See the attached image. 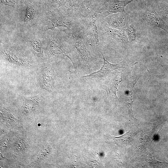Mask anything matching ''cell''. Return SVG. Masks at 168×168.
I'll return each mask as SVG.
<instances>
[{
  "label": "cell",
  "mask_w": 168,
  "mask_h": 168,
  "mask_svg": "<svg viewBox=\"0 0 168 168\" xmlns=\"http://www.w3.org/2000/svg\"><path fill=\"white\" fill-rule=\"evenodd\" d=\"M128 132L123 135L119 137H116L107 134L106 137L108 141V143H113L116 144L119 147L123 148L127 146L132 141V136L130 132Z\"/></svg>",
  "instance_id": "obj_8"
},
{
  "label": "cell",
  "mask_w": 168,
  "mask_h": 168,
  "mask_svg": "<svg viewBox=\"0 0 168 168\" xmlns=\"http://www.w3.org/2000/svg\"><path fill=\"white\" fill-rule=\"evenodd\" d=\"M103 59V63L101 68L98 71L93 72L89 75L80 77L86 79L100 78L106 77L110 74L111 72L119 68H124L123 67V61L117 64H113L107 61L101 52Z\"/></svg>",
  "instance_id": "obj_5"
},
{
  "label": "cell",
  "mask_w": 168,
  "mask_h": 168,
  "mask_svg": "<svg viewBox=\"0 0 168 168\" xmlns=\"http://www.w3.org/2000/svg\"><path fill=\"white\" fill-rule=\"evenodd\" d=\"M96 22V16L94 14L82 19L78 23L83 42L94 48L100 45Z\"/></svg>",
  "instance_id": "obj_1"
},
{
  "label": "cell",
  "mask_w": 168,
  "mask_h": 168,
  "mask_svg": "<svg viewBox=\"0 0 168 168\" xmlns=\"http://www.w3.org/2000/svg\"><path fill=\"white\" fill-rule=\"evenodd\" d=\"M122 80L121 72L117 71L111 72L102 83L101 87L106 91L108 96L114 97L116 100H118L116 92L118 90L119 85Z\"/></svg>",
  "instance_id": "obj_3"
},
{
  "label": "cell",
  "mask_w": 168,
  "mask_h": 168,
  "mask_svg": "<svg viewBox=\"0 0 168 168\" xmlns=\"http://www.w3.org/2000/svg\"><path fill=\"white\" fill-rule=\"evenodd\" d=\"M128 40L131 41H136L137 39L138 35L136 29L134 26L132 25H129L124 30Z\"/></svg>",
  "instance_id": "obj_12"
},
{
  "label": "cell",
  "mask_w": 168,
  "mask_h": 168,
  "mask_svg": "<svg viewBox=\"0 0 168 168\" xmlns=\"http://www.w3.org/2000/svg\"><path fill=\"white\" fill-rule=\"evenodd\" d=\"M5 54L8 60L12 63H17L22 65L26 63L25 61L21 58H17L16 56L12 53L5 51Z\"/></svg>",
  "instance_id": "obj_14"
},
{
  "label": "cell",
  "mask_w": 168,
  "mask_h": 168,
  "mask_svg": "<svg viewBox=\"0 0 168 168\" xmlns=\"http://www.w3.org/2000/svg\"><path fill=\"white\" fill-rule=\"evenodd\" d=\"M162 17L165 22L168 26V10L167 9H163L162 11Z\"/></svg>",
  "instance_id": "obj_18"
},
{
  "label": "cell",
  "mask_w": 168,
  "mask_h": 168,
  "mask_svg": "<svg viewBox=\"0 0 168 168\" xmlns=\"http://www.w3.org/2000/svg\"><path fill=\"white\" fill-rule=\"evenodd\" d=\"M146 18L150 25L161 29L168 34V26L155 12H147L146 14Z\"/></svg>",
  "instance_id": "obj_7"
},
{
  "label": "cell",
  "mask_w": 168,
  "mask_h": 168,
  "mask_svg": "<svg viewBox=\"0 0 168 168\" xmlns=\"http://www.w3.org/2000/svg\"><path fill=\"white\" fill-rule=\"evenodd\" d=\"M139 77V75L137 74L133 70L131 72L128 78V86L129 91H133V88Z\"/></svg>",
  "instance_id": "obj_13"
},
{
  "label": "cell",
  "mask_w": 168,
  "mask_h": 168,
  "mask_svg": "<svg viewBox=\"0 0 168 168\" xmlns=\"http://www.w3.org/2000/svg\"><path fill=\"white\" fill-rule=\"evenodd\" d=\"M100 20L109 26L120 30H124L129 25L126 13L124 12L110 14Z\"/></svg>",
  "instance_id": "obj_4"
},
{
  "label": "cell",
  "mask_w": 168,
  "mask_h": 168,
  "mask_svg": "<svg viewBox=\"0 0 168 168\" xmlns=\"http://www.w3.org/2000/svg\"><path fill=\"white\" fill-rule=\"evenodd\" d=\"M49 154V147L44 148L43 150L41 151L39 155H38L35 160L33 161L32 163V164H35L37 162L41 160V159H43L44 157L46 156Z\"/></svg>",
  "instance_id": "obj_16"
},
{
  "label": "cell",
  "mask_w": 168,
  "mask_h": 168,
  "mask_svg": "<svg viewBox=\"0 0 168 168\" xmlns=\"http://www.w3.org/2000/svg\"><path fill=\"white\" fill-rule=\"evenodd\" d=\"M76 23L75 21L72 20L65 19L62 18H57L49 21L45 25L43 30L45 31L48 30H53L58 27H64L69 30Z\"/></svg>",
  "instance_id": "obj_6"
},
{
  "label": "cell",
  "mask_w": 168,
  "mask_h": 168,
  "mask_svg": "<svg viewBox=\"0 0 168 168\" xmlns=\"http://www.w3.org/2000/svg\"><path fill=\"white\" fill-rule=\"evenodd\" d=\"M3 3L7 5L14 6L15 4V0H2Z\"/></svg>",
  "instance_id": "obj_19"
},
{
  "label": "cell",
  "mask_w": 168,
  "mask_h": 168,
  "mask_svg": "<svg viewBox=\"0 0 168 168\" xmlns=\"http://www.w3.org/2000/svg\"><path fill=\"white\" fill-rule=\"evenodd\" d=\"M133 91H129L128 94L127 95V99L126 100V105L128 110L129 116L131 119L136 120L137 119L134 117L133 111V110L132 100Z\"/></svg>",
  "instance_id": "obj_11"
},
{
  "label": "cell",
  "mask_w": 168,
  "mask_h": 168,
  "mask_svg": "<svg viewBox=\"0 0 168 168\" xmlns=\"http://www.w3.org/2000/svg\"><path fill=\"white\" fill-rule=\"evenodd\" d=\"M38 100L37 96L25 99L22 107L23 111L26 113L34 110L38 104Z\"/></svg>",
  "instance_id": "obj_9"
},
{
  "label": "cell",
  "mask_w": 168,
  "mask_h": 168,
  "mask_svg": "<svg viewBox=\"0 0 168 168\" xmlns=\"http://www.w3.org/2000/svg\"><path fill=\"white\" fill-rule=\"evenodd\" d=\"M30 44L33 50L40 55H42V44L41 41L39 40H33L31 41Z\"/></svg>",
  "instance_id": "obj_15"
},
{
  "label": "cell",
  "mask_w": 168,
  "mask_h": 168,
  "mask_svg": "<svg viewBox=\"0 0 168 168\" xmlns=\"http://www.w3.org/2000/svg\"><path fill=\"white\" fill-rule=\"evenodd\" d=\"M42 85L46 89H52L54 86V80L52 76L48 73H45L42 76Z\"/></svg>",
  "instance_id": "obj_10"
},
{
  "label": "cell",
  "mask_w": 168,
  "mask_h": 168,
  "mask_svg": "<svg viewBox=\"0 0 168 168\" xmlns=\"http://www.w3.org/2000/svg\"><path fill=\"white\" fill-rule=\"evenodd\" d=\"M135 0H110L99 10L96 15L97 19L103 20L107 16L120 12H125L126 6Z\"/></svg>",
  "instance_id": "obj_2"
},
{
  "label": "cell",
  "mask_w": 168,
  "mask_h": 168,
  "mask_svg": "<svg viewBox=\"0 0 168 168\" xmlns=\"http://www.w3.org/2000/svg\"><path fill=\"white\" fill-rule=\"evenodd\" d=\"M34 9L31 6L27 7L25 12L24 21L25 23H27L30 21L33 15Z\"/></svg>",
  "instance_id": "obj_17"
}]
</instances>
